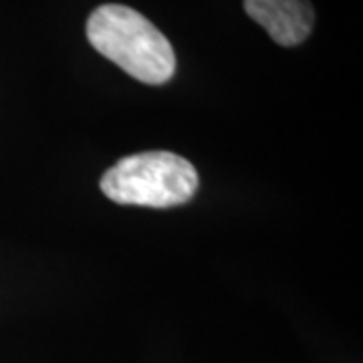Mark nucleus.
Here are the masks:
<instances>
[{
	"mask_svg": "<svg viewBox=\"0 0 363 363\" xmlns=\"http://www.w3.org/2000/svg\"><path fill=\"white\" fill-rule=\"evenodd\" d=\"M101 192L125 206L174 208L198 190L194 164L172 152H142L123 157L101 178Z\"/></svg>",
	"mask_w": 363,
	"mask_h": 363,
	"instance_id": "nucleus-2",
	"label": "nucleus"
},
{
	"mask_svg": "<svg viewBox=\"0 0 363 363\" xmlns=\"http://www.w3.org/2000/svg\"><path fill=\"white\" fill-rule=\"evenodd\" d=\"M85 30L95 51L145 85H164L176 73V55L166 35L130 6H97Z\"/></svg>",
	"mask_w": 363,
	"mask_h": 363,
	"instance_id": "nucleus-1",
	"label": "nucleus"
},
{
	"mask_svg": "<svg viewBox=\"0 0 363 363\" xmlns=\"http://www.w3.org/2000/svg\"><path fill=\"white\" fill-rule=\"evenodd\" d=\"M245 11L281 47L301 45L315 23L309 0H245Z\"/></svg>",
	"mask_w": 363,
	"mask_h": 363,
	"instance_id": "nucleus-3",
	"label": "nucleus"
}]
</instances>
